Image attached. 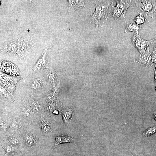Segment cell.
Wrapping results in <instances>:
<instances>
[{"mask_svg": "<svg viewBox=\"0 0 156 156\" xmlns=\"http://www.w3.org/2000/svg\"><path fill=\"white\" fill-rule=\"evenodd\" d=\"M25 142L28 146L33 145L35 142V140L34 136L31 135H27L25 139Z\"/></svg>", "mask_w": 156, "mask_h": 156, "instance_id": "5bb4252c", "label": "cell"}, {"mask_svg": "<svg viewBox=\"0 0 156 156\" xmlns=\"http://www.w3.org/2000/svg\"><path fill=\"white\" fill-rule=\"evenodd\" d=\"M37 108V107H35V108ZM35 109H36H36H36V108Z\"/></svg>", "mask_w": 156, "mask_h": 156, "instance_id": "83f0119b", "label": "cell"}, {"mask_svg": "<svg viewBox=\"0 0 156 156\" xmlns=\"http://www.w3.org/2000/svg\"><path fill=\"white\" fill-rule=\"evenodd\" d=\"M156 132V126L149 127L142 133L144 137H146L151 135Z\"/></svg>", "mask_w": 156, "mask_h": 156, "instance_id": "4fadbf2b", "label": "cell"}, {"mask_svg": "<svg viewBox=\"0 0 156 156\" xmlns=\"http://www.w3.org/2000/svg\"><path fill=\"white\" fill-rule=\"evenodd\" d=\"M112 9L109 12L111 17L114 19H118L125 18V14L120 8L114 6L112 2L111 4Z\"/></svg>", "mask_w": 156, "mask_h": 156, "instance_id": "8992f818", "label": "cell"}, {"mask_svg": "<svg viewBox=\"0 0 156 156\" xmlns=\"http://www.w3.org/2000/svg\"><path fill=\"white\" fill-rule=\"evenodd\" d=\"M12 156H18V155H13Z\"/></svg>", "mask_w": 156, "mask_h": 156, "instance_id": "d4e9b609", "label": "cell"}, {"mask_svg": "<svg viewBox=\"0 0 156 156\" xmlns=\"http://www.w3.org/2000/svg\"><path fill=\"white\" fill-rule=\"evenodd\" d=\"M116 6L121 9L125 14L128 8L131 5L129 4L126 0H116Z\"/></svg>", "mask_w": 156, "mask_h": 156, "instance_id": "9c48e42d", "label": "cell"}, {"mask_svg": "<svg viewBox=\"0 0 156 156\" xmlns=\"http://www.w3.org/2000/svg\"><path fill=\"white\" fill-rule=\"evenodd\" d=\"M0 126L3 129H6L7 126L6 123L4 121H0Z\"/></svg>", "mask_w": 156, "mask_h": 156, "instance_id": "44dd1931", "label": "cell"}, {"mask_svg": "<svg viewBox=\"0 0 156 156\" xmlns=\"http://www.w3.org/2000/svg\"><path fill=\"white\" fill-rule=\"evenodd\" d=\"M84 0H67L66 5L69 12H73L77 10L85 8Z\"/></svg>", "mask_w": 156, "mask_h": 156, "instance_id": "5b68a950", "label": "cell"}, {"mask_svg": "<svg viewBox=\"0 0 156 156\" xmlns=\"http://www.w3.org/2000/svg\"><path fill=\"white\" fill-rule=\"evenodd\" d=\"M153 48L156 49V34L151 40V44Z\"/></svg>", "mask_w": 156, "mask_h": 156, "instance_id": "d6986e66", "label": "cell"}, {"mask_svg": "<svg viewBox=\"0 0 156 156\" xmlns=\"http://www.w3.org/2000/svg\"><path fill=\"white\" fill-rule=\"evenodd\" d=\"M74 141L73 138L67 136L62 135L57 137L55 139V146L63 143L72 142Z\"/></svg>", "mask_w": 156, "mask_h": 156, "instance_id": "ba28073f", "label": "cell"}, {"mask_svg": "<svg viewBox=\"0 0 156 156\" xmlns=\"http://www.w3.org/2000/svg\"><path fill=\"white\" fill-rule=\"evenodd\" d=\"M137 156L135 155H132V156Z\"/></svg>", "mask_w": 156, "mask_h": 156, "instance_id": "4316f807", "label": "cell"}, {"mask_svg": "<svg viewBox=\"0 0 156 156\" xmlns=\"http://www.w3.org/2000/svg\"><path fill=\"white\" fill-rule=\"evenodd\" d=\"M153 118L154 119L156 120V112L153 114Z\"/></svg>", "mask_w": 156, "mask_h": 156, "instance_id": "603a6c76", "label": "cell"}, {"mask_svg": "<svg viewBox=\"0 0 156 156\" xmlns=\"http://www.w3.org/2000/svg\"><path fill=\"white\" fill-rule=\"evenodd\" d=\"M155 89L156 90V83H155Z\"/></svg>", "mask_w": 156, "mask_h": 156, "instance_id": "484cf974", "label": "cell"}, {"mask_svg": "<svg viewBox=\"0 0 156 156\" xmlns=\"http://www.w3.org/2000/svg\"><path fill=\"white\" fill-rule=\"evenodd\" d=\"M136 24L143 25L148 22V21L143 16L142 14L140 13L138 16L133 18Z\"/></svg>", "mask_w": 156, "mask_h": 156, "instance_id": "8fae6325", "label": "cell"}, {"mask_svg": "<svg viewBox=\"0 0 156 156\" xmlns=\"http://www.w3.org/2000/svg\"><path fill=\"white\" fill-rule=\"evenodd\" d=\"M141 64L146 66L151 67L152 66L151 54L149 48L148 47L145 52L140 54L139 57L134 60Z\"/></svg>", "mask_w": 156, "mask_h": 156, "instance_id": "277c9868", "label": "cell"}, {"mask_svg": "<svg viewBox=\"0 0 156 156\" xmlns=\"http://www.w3.org/2000/svg\"><path fill=\"white\" fill-rule=\"evenodd\" d=\"M8 139L10 143L14 145H16L18 144V140L16 138L12 137H10L8 138Z\"/></svg>", "mask_w": 156, "mask_h": 156, "instance_id": "ac0fdd59", "label": "cell"}, {"mask_svg": "<svg viewBox=\"0 0 156 156\" xmlns=\"http://www.w3.org/2000/svg\"><path fill=\"white\" fill-rule=\"evenodd\" d=\"M4 149L5 151V153H8L12 151V146H6L4 147Z\"/></svg>", "mask_w": 156, "mask_h": 156, "instance_id": "ffe728a7", "label": "cell"}, {"mask_svg": "<svg viewBox=\"0 0 156 156\" xmlns=\"http://www.w3.org/2000/svg\"><path fill=\"white\" fill-rule=\"evenodd\" d=\"M41 83V80L37 79L32 82L31 83V86L32 88L34 89H38L40 87Z\"/></svg>", "mask_w": 156, "mask_h": 156, "instance_id": "9a60e30c", "label": "cell"}, {"mask_svg": "<svg viewBox=\"0 0 156 156\" xmlns=\"http://www.w3.org/2000/svg\"><path fill=\"white\" fill-rule=\"evenodd\" d=\"M151 60L152 63L156 64V49L154 48L151 54Z\"/></svg>", "mask_w": 156, "mask_h": 156, "instance_id": "e0dca14e", "label": "cell"}, {"mask_svg": "<svg viewBox=\"0 0 156 156\" xmlns=\"http://www.w3.org/2000/svg\"><path fill=\"white\" fill-rule=\"evenodd\" d=\"M138 11L153 18L156 10V0H134Z\"/></svg>", "mask_w": 156, "mask_h": 156, "instance_id": "7a4b0ae2", "label": "cell"}, {"mask_svg": "<svg viewBox=\"0 0 156 156\" xmlns=\"http://www.w3.org/2000/svg\"><path fill=\"white\" fill-rule=\"evenodd\" d=\"M154 73H155L154 81L155 82V83H156V65L155 66V68L154 69Z\"/></svg>", "mask_w": 156, "mask_h": 156, "instance_id": "7402d4cb", "label": "cell"}, {"mask_svg": "<svg viewBox=\"0 0 156 156\" xmlns=\"http://www.w3.org/2000/svg\"><path fill=\"white\" fill-rule=\"evenodd\" d=\"M53 113L56 114H58V112L57 111H56V110H55L53 112Z\"/></svg>", "mask_w": 156, "mask_h": 156, "instance_id": "cb8c5ba5", "label": "cell"}, {"mask_svg": "<svg viewBox=\"0 0 156 156\" xmlns=\"http://www.w3.org/2000/svg\"><path fill=\"white\" fill-rule=\"evenodd\" d=\"M110 0H94L92 1L96 5L93 14L89 18L90 23L94 24L96 27H102L107 20L108 10L110 4L113 2Z\"/></svg>", "mask_w": 156, "mask_h": 156, "instance_id": "6da1fadb", "label": "cell"}, {"mask_svg": "<svg viewBox=\"0 0 156 156\" xmlns=\"http://www.w3.org/2000/svg\"><path fill=\"white\" fill-rule=\"evenodd\" d=\"M46 54L45 52L43 53L41 57L37 62L35 66V69H40L45 64L46 61Z\"/></svg>", "mask_w": 156, "mask_h": 156, "instance_id": "7c38bea8", "label": "cell"}, {"mask_svg": "<svg viewBox=\"0 0 156 156\" xmlns=\"http://www.w3.org/2000/svg\"><path fill=\"white\" fill-rule=\"evenodd\" d=\"M125 26V32L127 33L129 31H132L133 33V35L136 34L141 29L140 26L137 24L131 23L129 21H126Z\"/></svg>", "mask_w": 156, "mask_h": 156, "instance_id": "52a82bcc", "label": "cell"}, {"mask_svg": "<svg viewBox=\"0 0 156 156\" xmlns=\"http://www.w3.org/2000/svg\"><path fill=\"white\" fill-rule=\"evenodd\" d=\"M41 129L43 132H47L50 129V126L49 123L46 121L42 122L41 126Z\"/></svg>", "mask_w": 156, "mask_h": 156, "instance_id": "2e32d148", "label": "cell"}, {"mask_svg": "<svg viewBox=\"0 0 156 156\" xmlns=\"http://www.w3.org/2000/svg\"><path fill=\"white\" fill-rule=\"evenodd\" d=\"M72 112L71 110H68L63 113L62 116L63 120L66 124H67L72 117Z\"/></svg>", "mask_w": 156, "mask_h": 156, "instance_id": "30bf717a", "label": "cell"}, {"mask_svg": "<svg viewBox=\"0 0 156 156\" xmlns=\"http://www.w3.org/2000/svg\"><path fill=\"white\" fill-rule=\"evenodd\" d=\"M133 43L138 51L140 55L144 53L148 46L151 44V40L148 41L141 38L138 34V31L132 37Z\"/></svg>", "mask_w": 156, "mask_h": 156, "instance_id": "3957f363", "label": "cell"}]
</instances>
